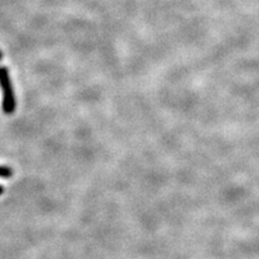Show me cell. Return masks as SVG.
Listing matches in <instances>:
<instances>
[{"instance_id":"4","label":"cell","mask_w":259,"mask_h":259,"mask_svg":"<svg viewBox=\"0 0 259 259\" xmlns=\"http://www.w3.org/2000/svg\"><path fill=\"white\" fill-rule=\"evenodd\" d=\"M2 59H3V52L0 51V61H2Z\"/></svg>"},{"instance_id":"2","label":"cell","mask_w":259,"mask_h":259,"mask_svg":"<svg viewBox=\"0 0 259 259\" xmlns=\"http://www.w3.org/2000/svg\"><path fill=\"white\" fill-rule=\"evenodd\" d=\"M14 176V169L6 166H0V178L3 179H10Z\"/></svg>"},{"instance_id":"3","label":"cell","mask_w":259,"mask_h":259,"mask_svg":"<svg viewBox=\"0 0 259 259\" xmlns=\"http://www.w3.org/2000/svg\"><path fill=\"white\" fill-rule=\"evenodd\" d=\"M3 193H4V187H3L2 185H0V196H2Z\"/></svg>"},{"instance_id":"1","label":"cell","mask_w":259,"mask_h":259,"mask_svg":"<svg viewBox=\"0 0 259 259\" xmlns=\"http://www.w3.org/2000/svg\"><path fill=\"white\" fill-rule=\"evenodd\" d=\"M0 90L3 94L2 108L5 114H12L16 111V97L10 78V72L5 66H0Z\"/></svg>"}]
</instances>
